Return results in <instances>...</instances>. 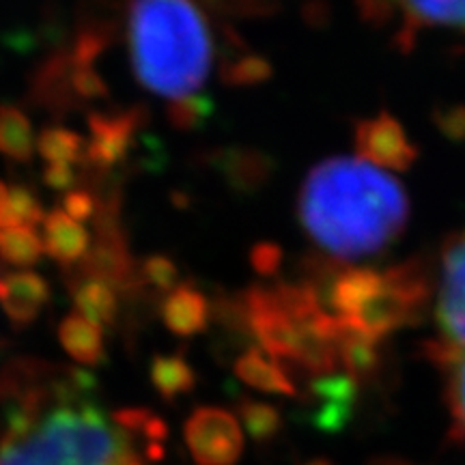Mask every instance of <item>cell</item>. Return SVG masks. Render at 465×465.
<instances>
[{"instance_id": "1", "label": "cell", "mask_w": 465, "mask_h": 465, "mask_svg": "<svg viewBox=\"0 0 465 465\" xmlns=\"http://www.w3.org/2000/svg\"><path fill=\"white\" fill-rule=\"evenodd\" d=\"M298 216L312 242L339 261L383 252L399 240L410 201L397 179L360 158H330L308 173Z\"/></svg>"}, {"instance_id": "2", "label": "cell", "mask_w": 465, "mask_h": 465, "mask_svg": "<svg viewBox=\"0 0 465 465\" xmlns=\"http://www.w3.org/2000/svg\"><path fill=\"white\" fill-rule=\"evenodd\" d=\"M134 74L144 89L166 97L168 106L207 100L203 86L213 63L209 22L190 3H134L127 14Z\"/></svg>"}, {"instance_id": "3", "label": "cell", "mask_w": 465, "mask_h": 465, "mask_svg": "<svg viewBox=\"0 0 465 465\" xmlns=\"http://www.w3.org/2000/svg\"><path fill=\"white\" fill-rule=\"evenodd\" d=\"M242 317L259 349L282 366L291 364L317 380L347 373L353 336L325 311L312 284L250 289L242 300Z\"/></svg>"}, {"instance_id": "4", "label": "cell", "mask_w": 465, "mask_h": 465, "mask_svg": "<svg viewBox=\"0 0 465 465\" xmlns=\"http://www.w3.org/2000/svg\"><path fill=\"white\" fill-rule=\"evenodd\" d=\"M317 293L325 311L353 339L380 345L388 334L420 317L431 281L418 261H407L388 270H345Z\"/></svg>"}, {"instance_id": "5", "label": "cell", "mask_w": 465, "mask_h": 465, "mask_svg": "<svg viewBox=\"0 0 465 465\" xmlns=\"http://www.w3.org/2000/svg\"><path fill=\"white\" fill-rule=\"evenodd\" d=\"M183 438L196 465H235L243 452L240 420L223 407H199L183 424Z\"/></svg>"}, {"instance_id": "6", "label": "cell", "mask_w": 465, "mask_h": 465, "mask_svg": "<svg viewBox=\"0 0 465 465\" xmlns=\"http://www.w3.org/2000/svg\"><path fill=\"white\" fill-rule=\"evenodd\" d=\"M438 322L441 342L465 349V235L450 237L441 250Z\"/></svg>"}, {"instance_id": "7", "label": "cell", "mask_w": 465, "mask_h": 465, "mask_svg": "<svg viewBox=\"0 0 465 465\" xmlns=\"http://www.w3.org/2000/svg\"><path fill=\"white\" fill-rule=\"evenodd\" d=\"M356 149L360 160L391 171H407L418 155L403 125L388 113L360 121L356 125Z\"/></svg>"}, {"instance_id": "8", "label": "cell", "mask_w": 465, "mask_h": 465, "mask_svg": "<svg viewBox=\"0 0 465 465\" xmlns=\"http://www.w3.org/2000/svg\"><path fill=\"white\" fill-rule=\"evenodd\" d=\"M143 121V110L132 108L119 114H89V143L84 144V164L97 171H106L119 164L130 151L138 127Z\"/></svg>"}, {"instance_id": "9", "label": "cell", "mask_w": 465, "mask_h": 465, "mask_svg": "<svg viewBox=\"0 0 465 465\" xmlns=\"http://www.w3.org/2000/svg\"><path fill=\"white\" fill-rule=\"evenodd\" d=\"M84 272L89 278H97L116 289H130L136 284L132 259L116 226L114 213H102L97 220V242L86 252Z\"/></svg>"}, {"instance_id": "10", "label": "cell", "mask_w": 465, "mask_h": 465, "mask_svg": "<svg viewBox=\"0 0 465 465\" xmlns=\"http://www.w3.org/2000/svg\"><path fill=\"white\" fill-rule=\"evenodd\" d=\"M50 300L52 289L48 281L31 270L7 272L0 276V306L15 328L35 323Z\"/></svg>"}, {"instance_id": "11", "label": "cell", "mask_w": 465, "mask_h": 465, "mask_svg": "<svg viewBox=\"0 0 465 465\" xmlns=\"http://www.w3.org/2000/svg\"><path fill=\"white\" fill-rule=\"evenodd\" d=\"M392 7L401 14L397 42L405 50L414 45V37L424 28H446L465 39V3H403Z\"/></svg>"}, {"instance_id": "12", "label": "cell", "mask_w": 465, "mask_h": 465, "mask_svg": "<svg viewBox=\"0 0 465 465\" xmlns=\"http://www.w3.org/2000/svg\"><path fill=\"white\" fill-rule=\"evenodd\" d=\"M44 250L61 265L78 263L91 248V235L61 209H52L44 220Z\"/></svg>"}, {"instance_id": "13", "label": "cell", "mask_w": 465, "mask_h": 465, "mask_svg": "<svg viewBox=\"0 0 465 465\" xmlns=\"http://www.w3.org/2000/svg\"><path fill=\"white\" fill-rule=\"evenodd\" d=\"M162 319L177 336H194L207 328L209 304L199 289L190 284H177L162 300Z\"/></svg>"}, {"instance_id": "14", "label": "cell", "mask_w": 465, "mask_h": 465, "mask_svg": "<svg viewBox=\"0 0 465 465\" xmlns=\"http://www.w3.org/2000/svg\"><path fill=\"white\" fill-rule=\"evenodd\" d=\"M58 341L67 356L83 366H97L106 358L102 328L78 312L67 315L58 325Z\"/></svg>"}, {"instance_id": "15", "label": "cell", "mask_w": 465, "mask_h": 465, "mask_svg": "<svg viewBox=\"0 0 465 465\" xmlns=\"http://www.w3.org/2000/svg\"><path fill=\"white\" fill-rule=\"evenodd\" d=\"M235 371L237 375L242 377L243 383L257 388L261 392L284 394V397H293L295 394L293 380H291V375L284 371V366L259 347L248 349V351L237 360Z\"/></svg>"}, {"instance_id": "16", "label": "cell", "mask_w": 465, "mask_h": 465, "mask_svg": "<svg viewBox=\"0 0 465 465\" xmlns=\"http://www.w3.org/2000/svg\"><path fill=\"white\" fill-rule=\"evenodd\" d=\"M431 358L449 377V407L452 414V438L465 441V349L435 342Z\"/></svg>"}, {"instance_id": "17", "label": "cell", "mask_w": 465, "mask_h": 465, "mask_svg": "<svg viewBox=\"0 0 465 465\" xmlns=\"http://www.w3.org/2000/svg\"><path fill=\"white\" fill-rule=\"evenodd\" d=\"M35 153L31 119L20 108L0 104V155L28 164Z\"/></svg>"}, {"instance_id": "18", "label": "cell", "mask_w": 465, "mask_h": 465, "mask_svg": "<svg viewBox=\"0 0 465 465\" xmlns=\"http://www.w3.org/2000/svg\"><path fill=\"white\" fill-rule=\"evenodd\" d=\"M74 304L78 308V315L89 319L91 323L100 325V328L113 325L116 312H119L114 289L108 282L89 276L74 284Z\"/></svg>"}, {"instance_id": "19", "label": "cell", "mask_w": 465, "mask_h": 465, "mask_svg": "<svg viewBox=\"0 0 465 465\" xmlns=\"http://www.w3.org/2000/svg\"><path fill=\"white\" fill-rule=\"evenodd\" d=\"M44 242L28 226H0V259L15 267H31L44 257Z\"/></svg>"}, {"instance_id": "20", "label": "cell", "mask_w": 465, "mask_h": 465, "mask_svg": "<svg viewBox=\"0 0 465 465\" xmlns=\"http://www.w3.org/2000/svg\"><path fill=\"white\" fill-rule=\"evenodd\" d=\"M37 151L48 164H78L84 160V138L67 127H44L37 136Z\"/></svg>"}, {"instance_id": "21", "label": "cell", "mask_w": 465, "mask_h": 465, "mask_svg": "<svg viewBox=\"0 0 465 465\" xmlns=\"http://www.w3.org/2000/svg\"><path fill=\"white\" fill-rule=\"evenodd\" d=\"M151 381L166 401L183 397L194 388V371L179 356H158L151 362Z\"/></svg>"}, {"instance_id": "22", "label": "cell", "mask_w": 465, "mask_h": 465, "mask_svg": "<svg viewBox=\"0 0 465 465\" xmlns=\"http://www.w3.org/2000/svg\"><path fill=\"white\" fill-rule=\"evenodd\" d=\"M9 209H11V220L14 226H35L44 224L45 212L42 201L35 196V192L26 185H9Z\"/></svg>"}, {"instance_id": "23", "label": "cell", "mask_w": 465, "mask_h": 465, "mask_svg": "<svg viewBox=\"0 0 465 465\" xmlns=\"http://www.w3.org/2000/svg\"><path fill=\"white\" fill-rule=\"evenodd\" d=\"M242 420L246 431L252 435L254 440H270L278 433L281 427V418L274 407L259 403V401H246L242 405Z\"/></svg>"}, {"instance_id": "24", "label": "cell", "mask_w": 465, "mask_h": 465, "mask_svg": "<svg viewBox=\"0 0 465 465\" xmlns=\"http://www.w3.org/2000/svg\"><path fill=\"white\" fill-rule=\"evenodd\" d=\"M74 63V61H72ZM72 95L74 100H102L108 97V86L93 65H75L72 69Z\"/></svg>"}, {"instance_id": "25", "label": "cell", "mask_w": 465, "mask_h": 465, "mask_svg": "<svg viewBox=\"0 0 465 465\" xmlns=\"http://www.w3.org/2000/svg\"><path fill=\"white\" fill-rule=\"evenodd\" d=\"M141 276L144 282H149L151 287H155L158 291H173L177 287V267L171 259L162 257V254H153V257L144 259L141 265Z\"/></svg>"}, {"instance_id": "26", "label": "cell", "mask_w": 465, "mask_h": 465, "mask_svg": "<svg viewBox=\"0 0 465 465\" xmlns=\"http://www.w3.org/2000/svg\"><path fill=\"white\" fill-rule=\"evenodd\" d=\"M63 213H67L69 218L75 220V223H84V220H89L95 216L97 212V205H95V199L89 194V192L84 190H69L65 196H63Z\"/></svg>"}, {"instance_id": "27", "label": "cell", "mask_w": 465, "mask_h": 465, "mask_svg": "<svg viewBox=\"0 0 465 465\" xmlns=\"http://www.w3.org/2000/svg\"><path fill=\"white\" fill-rule=\"evenodd\" d=\"M42 179L50 190L65 192V194H67L69 190H74L75 173H74V168L67 166V164H48L44 168Z\"/></svg>"}, {"instance_id": "28", "label": "cell", "mask_w": 465, "mask_h": 465, "mask_svg": "<svg viewBox=\"0 0 465 465\" xmlns=\"http://www.w3.org/2000/svg\"><path fill=\"white\" fill-rule=\"evenodd\" d=\"M371 465H410V463L399 461V459H377V461L371 463Z\"/></svg>"}, {"instance_id": "29", "label": "cell", "mask_w": 465, "mask_h": 465, "mask_svg": "<svg viewBox=\"0 0 465 465\" xmlns=\"http://www.w3.org/2000/svg\"><path fill=\"white\" fill-rule=\"evenodd\" d=\"M5 345H7V341H3V339H0V351H3Z\"/></svg>"}, {"instance_id": "30", "label": "cell", "mask_w": 465, "mask_h": 465, "mask_svg": "<svg viewBox=\"0 0 465 465\" xmlns=\"http://www.w3.org/2000/svg\"><path fill=\"white\" fill-rule=\"evenodd\" d=\"M308 465H328L325 461H315V463H308Z\"/></svg>"}]
</instances>
